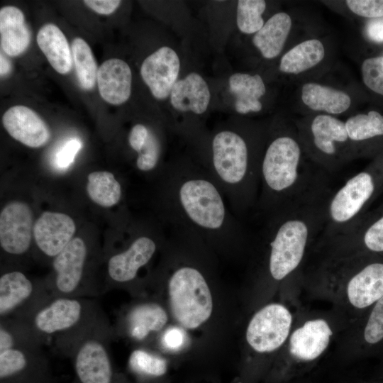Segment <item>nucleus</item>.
Listing matches in <instances>:
<instances>
[{"label": "nucleus", "mask_w": 383, "mask_h": 383, "mask_svg": "<svg viewBox=\"0 0 383 383\" xmlns=\"http://www.w3.org/2000/svg\"><path fill=\"white\" fill-rule=\"evenodd\" d=\"M165 204L173 232L213 244L245 237L246 231L204 167L173 165L165 173Z\"/></svg>", "instance_id": "nucleus-1"}, {"label": "nucleus", "mask_w": 383, "mask_h": 383, "mask_svg": "<svg viewBox=\"0 0 383 383\" xmlns=\"http://www.w3.org/2000/svg\"><path fill=\"white\" fill-rule=\"evenodd\" d=\"M324 173L303 165L301 148L289 135H279L268 145L262 157L260 192L255 208L266 216L322 192Z\"/></svg>", "instance_id": "nucleus-2"}, {"label": "nucleus", "mask_w": 383, "mask_h": 383, "mask_svg": "<svg viewBox=\"0 0 383 383\" xmlns=\"http://www.w3.org/2000/svg\"><path fill=\"white\" fill-rule=\"evenodd\" d=\"M218 186L233 213L240 218L255 208L260 192V163L251 160L246 140L223 130L211 143L210 161L203 166Z\"/></svg>", "instance_id": "nucleus-3"}, {"label": "nucleus", "mask_w": 383, "mask_h": 383, "mask_svg": "<svg viewBox=\"0 0 383 383\" xmlns=\"http://www.w3.org/2000/svg\"><path fill=\"white\" fill-rule=\"evenodd\" d=\"M26 321L45 345L70 357L87 336L111 325L96 298H51Z\"/></svg>", "instance_id": "nucleus-4"}, {"label": "nucleus", "mask_w": 383, "mask_h": 383, "mask_svg": "<svg viewBox=\"0 0 383 383\" xmlns=\"http://www.w3.org/2000/svg\"><path fill=\"white\" fill-rule=\"evenodd\" d=\"M382 192L383 157L329 193L321 240L341 234L354 226Z\"/></svg>", "instance_id": "nucleus-5"}, {"label": "nucleus", "mask_w": 383, "mask_h": 383, "mask_svg": "<svg viewBox=\"0 0 383 383\" xmlns=\"http://www.w3.org/2000/svg\"><path fill=\"white\" fill-rule=\"evenodd\" d=\"M172 316L183 328L194 329L206 322L213 311L211 292L203 272L193 265L173 270L167 280Z\"/></svg>", "instance_id": "nucleus-6"}, {"label": "nucleus", "mask_w": 383, "mask_h": 383, "mask_svg": "<svg viewBox=\"0 0 383 383\" xmlns=\"http://www.w3.org/2000/svg\"><path fill=\"white\" fill-rule=\"evenodd\" d=\"M382 255H355L332 258L337 274L343 282L349 303L365 309L383 296V259Z\"/></svg>", "instance_id": "nucleus-7"}, {"label": "nucleus", "mask_w": 383, "mask_h": 383, "mask_svg": "<svg viewBox=\"0 0 383 383\" xmlns=\"http://www.w3.org/2000/svg\"><path fill=\"white\" fill-rule=\"evenodd\" d=\"M88 255L85 241L75 237L52 259L54 275L45 281L52 297L96 298L85 279Z\"/></svg>", "instance_id": "nucleus-8"}, {"label": "nucleus", "mask_w": 383, "mask_h": 383, "mask_svg": "<svg viewBox=\"0 0 383 383\" xmlns=\"http://www.w3.org/2000/svg\"><path fill=\"white\" fill-rule=\"evenodd\" d=\"M51 298L45 282H35L20 270L0 277V318L27 321Z\"/></svg>", "instance_id": "nucleus-9"}, {"label": "nucleus", "mask_w": 383, "mask_h": 383, "mask_svg": "<svg viewBox=\"0 0 383 383\" xmlns=\"http://www.w3.org/2000/svg\"><path fill=\"white\" fill-rule=\"evenodd\" d=\"M114 338L111 324L93 332L76 346L70 357L79 383H113L111 343Z\"/></svg>", "instance_id": "nucleus-10"}, {"label": "nucleus", "mask_w": 383, "mask_h": 383, "mask_svg": "<svg viewBox=\"0 0 383 383\" xmlns=\"http://www.w3.org/2000/svg\"><path fill=\"white\" fill-rule=\"evenodd\" d=\"M332 250V258L355 255H383V203L368 211L347 231L321 240Z\"/></svg>", "instance_id": "nucleus-11"}, {"label": "nucleus", "mask_w": 383, "mask_h": 383, "mask_svg": "<svg viewBox=\"0 0 383 383\" xmlns=\"http://www.w3.org/2000/svg\"><path fill=\"white\" fill-rule=\"evenodd\" d=\"M292 321L291 312L283 304H267L250 319L246 329L247 342L257 353H272L289 338Z\"/></svg>", "instance_id": "nucleus-12"}, {"label": "nucleus", "mask_w": 383, "mask_h": 383, "mask_svg": "<svg viewBox=\"0 0 383 383\" xmlns=\"http://www.w3.org/2000/svg\"><path fill=\"white\" fill-rule=\"evenodd\" d=\"M157 248V241L150 236L139 235L124 250L111 255L107 262L108 285L113 287L132 282L140 269L152 258Z\"/></svg>", "instance_id": "nucleus-13"}, {"label": "nucleus", "mask_w": 383, "mask_h": 383, "mask_svg": "<svg viewBox=\"0 0 383 383\" xmlns=\"http://www.w3.org/2000/svg\"><path fill=\"white\" fill-rule=\"evenodd\" d=\"M33 213L21 201L8 204L0 214V245L11 255H25L30 249L32 240Z\"/></svg>", "instance_id": "nucleus-14"}, {"label": "nucleus", "mask_w": 383, "mask_h": 383, "mask_svg": "<svg viewBox=\"0 0 383 383\" xmlns=\"http://www.w3.org/2000/svg\"><path fill=\"white\" fill-rule=\"evenodd\" d=\"M168 321L165 309L155 301L133 304L118 317L113 326L114 337L125 335L135 341L145 340L160 331Z\"/></svg>", "instance_id": "nucleus-15"}, {"label": "nucleus", "mask_w": 383, "mask_h": 383, "mask_svg": "<svg viewBox=\"0 0 383 383\" xmlns=\"http://www.w3.org/2000/svg\"><path fill=\"white\" fill-rule=\"evenodd\" d=\"M180 61L177 52L170 47H161L148 56L140 67V75L152 96L165 100L177 82Z\"/></svg>", "instance_id": "nucleus-16"}, {"label": "nucleus", "mask_w": 383, "mask_h": 383, "mask_svg": "<svg viewBox=\"0 0 383 383\" xmlns=\"http://www.w3.org/2000/svg\"><path fill=\"white\" fill-rule=\"evenodd\" d=\"M75 231V223L67 214L45 211L35 221L33 233L38 250L53 259L72 240Z\"/></svg>", "instance_id": "nucleus-17"}, {"label": "nucleus", "mask_w": 383, "mask_h": 383, "mask_svg": "<svg viewBox=\"0 0 383 383\" xmlns=\"http://www.w3.org/2000/svg\"><path fill=\"white\" fill-rule=\"evenodd\" d=\"M310 131L312 145L321 155L318 162L327 171L334 170L339 146L350 141L345 123L329 115H318L313 119Z\"/></svg>", "instance_id": "nucleus-18"}, {"label": "nucleus", "mask_w": 383, "mask_h": 383, "mask_svg": "<svg viewBox=\"0 0 383 383\" xmlns=\"http://www.w3.org/2000/svg\"><path fill=\"white\" fill-rule=\"evenodd\" d=\"M2 123L13 139L30 148L44 146L50 139V131L46 123L25 106L9 108L2 116Z\"/></svg>", "instance_id": "nucleus-19"}, {"label": "nucleus", "mask_w": 383, "mask_h": 383, "mask_svg": "<svg viewBox=\"0 0 383 383\" xmlns=\"http://www.w3.org/2000/svg\"><path fill=\"white\" fill-rule=\"evenodd\" d=\"M333 331L323 318L306 321L296 328L289 338V352L296 360L311 362L327 349Z\"/></svg>", "instance_id": "nucleus-20"}, {"label": "nucleus", "mask_w": 383, "mask_h": 383, "mask_svg": "<svg viewBox=\"0 0 383 383\" xmlns=\"http://www.w3.org/2000/svg\"><path fill=\"white\" fill-rule=\"evenodd\" d=\"M96 83L99 94L105 101L112 105L122 104L131 94V70L121 59H109L100 65Z\"/></svg>", "instance_id": "nucleus-21"}, {"label": "nucleus", "mask_w": 383, "mask_h": 383, "mask_svg": "<svg viewBox=\"0 0 383 383\" xmlns=\"http://www.w3.org/2000/svg\"><path fill=\"white\" fill-rule=\"evenodd\" d=\"M43 348H13L0 351L1 382L18 381L32 374L43 373L48 365Z\"/></svg>", "instance_id": "nucleus-22"}, {"label": "nucleus", "mask_w": 383, "mask_h": 383, "mask_svg": "<svg viewBox=\"0 0 383 383\" xmlns=\"http://www.w3.org/2000/svg\"><path fill=\"white\" fill-rule=\"evenodd\" d=\"M170 97L174 109L201 115L209 106L211 94L204 78L196 72H191L184 78L177 80Z\"/></svg>", "instance_id": "nucleus-23"}, {"label": "nucleus", "mask_w": 383, "mask_h": 383, "mask_svg": "<svg viewBox=\"0 0 383 383\" xmlns=\"http://www.w3.org/2000/svg\"><path fill=\"white\" fill-rule=\"evenodd\" d=\"M30 31L22 11L12 6L0 9V44L3 52L10 57L23 54L30 43Z\"/></svg>", "instance_id": "nucleus-24"}, {"label": "nucleus", "mask_w": 383, "mask_h": 383, "mask_svg": "<svg viewBox=\"0 0 383 383\" xmlns=\"http://www.w3.org/2000/svg\"><path fill=\"white\" fill-rule=\"evenodd\" d=\"M36 41L52 67L62 74H68L73 65L72 50L62 31L53 23L43 25Z\"/></svg>", "instance_id": "nucleus-25"}, {"label": "nucleus", "mask_w": 383, "mask_h": 383, "mask_svg": "<svg viewBox=\"0 0 383 383\" xmlns=\"http://www.w3.org/2000/svg\"><path fill=\"white\" fill-rule=\"evenodd\" d=\"M291 27L292 19L289 14L275 13L255 34L252 43L265 58H274L282 52Z\"/></svg>", "instance_id": "nucleus-26"}, {"label": "nucleus", "mask_w": 383, "mask_h": 383, "mask_svg": "<svg viewBox=\"0 0 383 383\" xmlns=\"http://www.w3.org/2000/svg\"><path fill=\"white\" fill-rule=\"evenodd\" d=\"M230 91L235 97V109L241 114L261 111L260 99L265 94L266 88L259 74L235 73L228 79Z\"/></svg>", "instance_id": "nucleus-27"}, {"label": "nucleus", "mask_w": 383, "mask_h": 383, "mask_svg": "<svg viewBox=\"0 0 383 383\" xmlns=\"http://www.w3.org/2000/svg\"><path fill=\"white\" fill-rule=\"evenodd\" d=\"M301 99L312 110L333 114L345 112L351 104V99L346 93L313 82L303 86Z\"/></svg>", "instance_id": "nucleus-28"}, {"label": "nucleus", "mask_w": 383, "mask_h": 383, "mask_svg": "<svg viewBox=\"0 0 383 383\" xmlns=\"http://www.w3.org/2000/svg\"><path fill=\"white\" fill-rule=\"evenodd\" d=\"M324 55V47L320 40H305L283 55L279 70L285 73L297 74L318 65Z\"/></svg>", "instance_id": "nucleus-29"}, {"label": "nucleus", "mask_w": 383, "mask_h": 383, "mask_svg": "<svg viewBox=\"0 0 383 383\" xmlns=\"http://www.w3.org/2000/svg\"><path fill=\"white\" fill-rule=\"evenodd\" d=\"M44 345L26 321L0 318V351L13 348H43Z\"/></svg>", "instance_id": "nucleus-30"}, {"label": "nucleus", "mask_w": 383, "mask_h": 383, "mask_svg": "<svg viewBox=\"0 0 383 383\" xmlns=\"http://www.w3.org/2000/svg\"><path fill=\"white\" fill-rule=\"evenodd\" d=\"M87 179V194L95 204L111 207L118 203L122 194L121 186L112 173L94 172L88 175Z\"/></svg>", "instance_id": "nucleus-31"}, {"label": "nucleus", "mask_w": 383, "mask_h": 383, "mask_svg": "<svg viewBox=\"0 0 383 383\" xmlns=\"http://www.w3.org/2000/svg\"><path fill=\"white\" fill-rule=\"evenodd\" d=\"M72 60L80 87L87 91L94 88L98 68L91 49L82 38H75L72 43Z\"/></svg>", "instance_id": "nucleus-32"}, {"label": "nucleus", "mask_w": 383, "mask_h": 383, "mask_svg": "<svg viewBox=\"0 0 383 383\" xmlns=\"http://www.w3.org/2000/svg\"><path fill=\"white\" fill-rule=\"evenodd\" d=\"M345 124L352 143H365L383 137V115L376 111L351 116Z\"/></svg>", "instance_id": "nucleus-33"}, {"label": "nucleus", "mask_w": 383, "mask_h": 383, "mask_svg": "<svg viewBox=\"0 0 383 383\" xmlns=\"http://www.w3.org/2000/svg\"><path fill=\"white\" fill-rule=\"evenodd\" d=\"M128 367L138 376L149 378L162 377L168 369L167 362L163 357L143 349L131 353Z\"/></svg>", "instance_id": "nucleus-34"}, {"label": "nucleus", "mask_w": 383, "mask_h": 383, "mask_svg": "<svg viewBox=\"0 0 383 383\" xmlns=\"http://www.w3.org/2000/svg\"><path fill=\"white\" fill-rule=\"evenodd\" d=\"M266 9L263 0H240L237 4L236 23L245 34L256 33L264 26L262 14Z\"/></svg>", "instance_id": "nucleus-35"}, {"label": "nucleus", "mask_w": 383, "mask_h": 383, "mask_svg": "<svg viewBox=\"0 0 383 383\" xmlns=\"http://www.w3.org/2000/svg\"><path fill=\"white\" fill-rule=\"evenodd\" d=\"M161 155V141L152 130L145 145L138 154L135 161L137 168L144 172L154 170L159 164Z\"/></svg>", "instance_id": "nucleus-36"}, {"label": "nucleus", "mask_w": 383, "mask_h": 383, "mask_svg": "<svg viewBox=\"0 0 383 383\" xmlns=\"http://www.w3.org/2000/svg\"><path fill=\"white\" fill-rule=\"evenodd\" d=\"M365 84L383 96V56L366 59L361 67Z\"/></svg>", "instance_id": "nucleus-37"}, {"label": "nucleus", "mask_w": 383, "mask_h": 383, "mask_svg": "<svg viewBox=\"0 0 383 383\" xmlns=\"http://www.w3.org/2000/svg\"><path fill=\"white\" fill-rule=\"evenodd\" d=\"M364 339L369 344L383 340V296L374 303L365 325Z\"/></svg>", "instance_id": "nucleus-38"}, {"label": "nucleus", "mask_w": 383, "mask_h": 383, "mask_svg": "<svg viewBox=\"0 0 383 383\" xmlns=\"http://www.w3.org/2000/svg\"><path fill=\"white\" fill-rule=\"evenodd\" d=\"M346 4L360 16L372 19L383 17V0H347Z\"/></svg>", "instance_id": "nucleus-39"}, {"label": "nucleus", "mask_w": 383, "mask_h": 383, "mask_svg": "<svg viewBox=\"0 0 383 383\" xmlns=\"http://www.w3.org/2000/svg\"><path fill=\"white\" fill-rule=\"evenodd\" d=\"M81 148L82 143L79 139L71 138L68 140L56 154L55 158L56 166L62 170L68 168Z\"/></svg>", "instance_id": "nucleus-40"}, {"label": "nucleus", "mask_w": 383, "mask_h": 383, "mask_svg": "<svg viewBox=\"0 0 383 383\" xmlns=\"http://www.w3.org/2000/svg\"><path fill=\"white\" fill-rule=\"evenodd\" d=\"M151 131L141 123L135 124L131 129L128 137V144L138 154L145 145Z\"/></svg>", "instance_id": "nucleus-41"}, {"label": "nucleus", "mask_w": 383, "mask_h": 383, "mask_svg": "<svg viewBox=\"0 0 383 383\" xmlns=\"http://www.w3.org/2000/svg\"><path fill=\"white\" fill-rule=\"evenodd\" d=\"M184 339L185 335L183 331L179 328L172 327L165 331L162 336L161 342L164 347L176 350L183 345Z\"/></svg>", "instance_id": "nucleus-42"}, {"label": "nucleus", "mask_w": 383, "mask_h": 383, "mask_svg": "<svg viewBox=\"0 0 383 383\" xmlns=\"http://www.w3.org/2000/svg\"><path fill=\"white\" fill-rule=\"evenodd\" d=\"M84 3L91 10L101 15H110L120 6L116 0H86Z\"/></svg>", "instance_id": "nucleus-43"}, {"label": "nucleus", "mask_w": 383, "mask_h": 383, "mask_svg": "<svg viewBox=\"0 0 383 383\" xmlns=\"http://www.w3.org/2000/svg\"><path fill=\"white\" fill-rule=\"evenodd\" d=\"M367 37L375 43H383V17L371 19L366 26Z\"/></svg>", "instance_id": "nucleus-44"}, {"label": "nucleus", "mask_w": 383, "mask_h": 383, "mask_svg": "<svg viewBox=\"0 0 383 383\" xmlns=\"http://www.w3.org/2000/svg\"><path fill=\"white\" fill-rule=\"evenodd\" d=\"M0 74L1 77L6 76L11 71V65L8 59L2 55H0Z\"/></svg>", "instance_id": "nucleus-45"}]
</instances>
